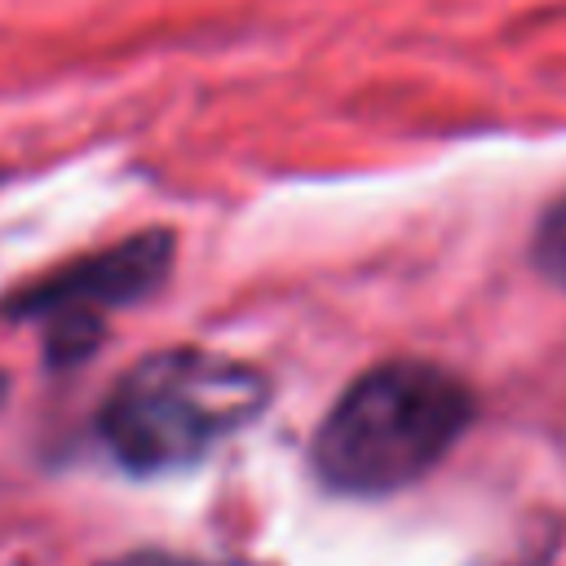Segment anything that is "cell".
Listing matches in <instances>:
<instances>
[{
  "label": "cell",
  "mask_w": 566,
  "mask_h": 566,
  "mask_svg": "<svg viewBox=\"0 0 566 566\" xmlns=\"http://www.w3.org/2000/svg\"><path fill=\"white\" fill-rule=\"evenodd\" d=\"M535 265L544 270V279L566 287V195L544 212L535 230Z\"/></svg>",
  "instance_id": "277c9868"
},
{
  "label": "cell",
  "mask_w": 566,
  "mask_h": 566,
  "mask_svg": "<svg viewBox=\"0 0 566 566\" xmlns=\"http://www.w3.org/2000/svg\"><path fill=\"white\" fill-rule=\"evenodd\" d=\"M473 394L438 363L394 358L363 371L314 433V469L349 495H385L424 478L469 429Z\"/></svg>",
  "instance_id": "6da1fadb"
},
{
  "label": "cell",
  "mask_w": 566,
  "mask_h": 566,
  "mask_svg": "<svg viewBox=\"0 0 566 566\" xmlns=\"http://www.w3.org/2000/svg\"><path fill=\"white\" fill-rule=\"evenodd\" d=\"M4 389H9V380H4V371H0V402H4Z\"/></svg>",
  "instance_id": "5b68a950"
},
{
  "label": "cell",
  "mask_w": 566,
  "mask_h": 566,
  "mask_svg": "<svg viewBox=\"0 0 566 566\" xmlns=\"http://www.w3.org/2000/svg\"><path fill=\"white\" fill-rule=\"evenodd\" d=\"M270 398L256 367L208 349H164L133 363L102 407V438L137 473L199 460Z\"/></svg>",
  "instance_id": "7a4b0ae2"
},
{
  "label": "cell",
  "mask_w": 566,
  "mask_h": 566,
  "mask_svg": "<svg viewBox=\"0 0 566 566\" xmlns=\"http://www.w3.org/2000/svg\"><path fill=\"white\" fill-rule=\"evenodd\" d=\"M172 270V234L142 230L93 256H75L62 270L35 279L27 292L9 301V314L22 318H57V314H93L111 305H133L150 296Z\"/></svg>",
  "instance_id": "3957f363"
}]
</instances>
